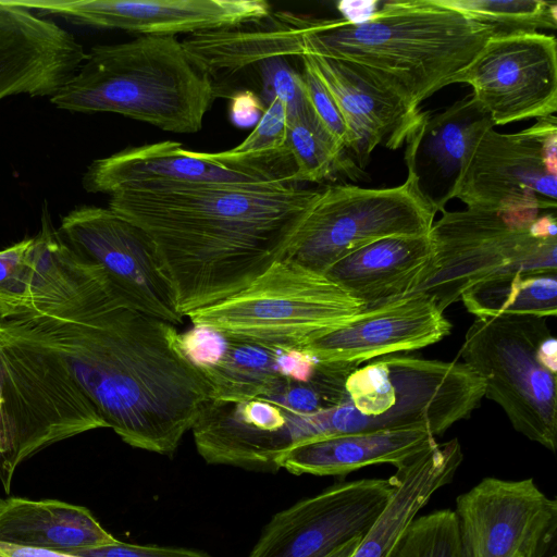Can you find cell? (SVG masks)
I'll use <instances>...</instances> for the list:
<instances>
[{
  "label": "cell",
  "instance_id": "d6a6232c",
  "mask_svg": "<svg viewBox=\"0 0 557 557\" xmlns=\"http://www.w3.org/2000/svg\"><path fill=\"white\" fill-rule=\"evenodd\" d=\"M258 64L270 100L278 98L287 108V116L312 113L300 73L289 65L287 58H271Z\"/></svg>",
  "mask_w": 557,
  "mask_h": 557
},
{
  "label": "cell",
  "instance_id": "603a6c76",
  "mask_svg": "<svg viewBox=\"0 0 557 557\" xmlns=\"http://www.w3.org/2000/svg\"><path fill=\"white\" fill-rule=\"evenodd\" d=\"M432 259L429 234L391 236L348 253L324 274L368 309L412 294Z\"/></svg>",
  "mask_w": 557,
  "mask_h": 557
},
{
  "label": "cell",
  "instance_id": "1f68e13d",
  "mask_svg": "<svg viewBox=\"0 0 557 557\" xmlns=\"http://www.w3.org/2000/svg\"><path fill=\"white\" fill-rule=\"evenodd\" d=\"M287 108L272 98L253 131L226 153L247 159H278L290 156L286 149Z\"/></svg>",
  "mask_w": 557,
  "mask_h": 557
},
{
  "label": "cell",
  "instance_id": "e575fe53",
  "mask_svg": "<svg viewBox=\"0 0 557 557\" xmlns=\"http://www.w3.org/2000/svg\"><path fill=\"white\" fill-rule=\"evenodd\" d=\"M181 344L187 359L199 370L214 366L224 355L228 339L202 325L181 334Z\"/></svg>",
  "mask_w": 557,
  "mask_h": 557
},
{
  "label": "cell",
  "instance_id": "cb8c5ba5",
  "mask_svg": "<svg viewBox=\"0 0 557 557\" xmlns=\"http://www.w3.org/2000/svg\"><path fill=\"white\" fill-rule=\"evenodd\" d=\"M436 443L435 436L422 429L331 435L287 449L276 466L296 475L343 478L372 465L389 463L397 469Z\"/></svg>",
  "mask_w": 557,
  "mask_h": 557
},
{
  "label": "cell",
  "instance_id": "4fadbf2b",
  "mask_svg": "<svg viewBox=\"0 0 557 557\" xmlns=\"http://www.w3.org/2000/svg\"><path fill=\"white\" fill-rule=\"evenodd\" d=\"M472 87L494 125L554 115L557 110V41L540 32L492 35L451 84Z\"/></svg>",
  "mask_w": 557,
  "mask_h": 557
},
{
  "label": "cell",
  "instance_id": "ba28073f",
  "mask_svg": "<svg viewBox=\"0 0 557 557\" xmlns=\"http://www.w3.org/2000/svg\"><path fill=\"white\" fill-rule=\"evenodd\" d=\"M539 213L444 210L429 232L431 265L413 293L431 296L444 312L479 283L517 274L557 273V238L535 233L533 222Z\"/></svg>",
  "mask_w": 557,
  "mask_h": 557
},
{
  "label": "cell",
  "instance_id": "277c9868",
  "mask_svg": "<svg viewBox=\"0 0 557 557\" xmlns=\"http://www.w3.org/2000/svg\"><path fill=\"white\" fill-rule=\"evenodd\" d=\"M218 95L175 36L140 35L97 45L51 103L78 113L110 112L163 131L194 134Z\"/></svg>",
  "mask_w": 557,
  "mask_h": 557
},
{
  "label": "cell",
  "instance_id": "d6986e66",
  "mask_svg": "<svg viewBox=\"0 0 557 557\" xmlns=\"http://www.w3.org/2000/svg\"><path fill=\"white\" fill-rule=\"evenodd\" d=\"M450 330L433 298L413 293L362 310L301 350L319 362L360 364L435 344Z\"/></svg>",
  "mask_w": 557,
  "mask_h": 557
},
{
  "label": "cell",
  "instance_id": "30bf717a",
  "mask_svg": "<svg viewBox=\"0 0 557 557\" xmlns=\"http://www.w3.org/2000/svg\"><path fill=\"white\" fill-rule=\"evenodd\" d=\"M435 214L407 180L375 189L330 185L321 189L284 260L324 273L377 239L428 235Z\"/></svg>",
  "mask_w": 557,
  "mask_h": 557
},
{
  "label": "cell",
  "instance_id": "836d02e7",
  "mask_svg": "<svg viewBox=\"0 0 557 557\" xmlns=\"http://www.w3.org/2000/svg\"><path fill=\"white\" fill-rule=\"evenodd\" d=\"M301 62L300 76L313 116L338 148L345 151L348 133L343 115L325 85L304 60Z\"/></svg>",
  "mask_w": 557,
  "mask_h": 557
},
{
  "label": "cell",
  "instance_id": "8992f818",
  "mask_svg": "<svg viewBox=\"0 0 557 557\" xmlns=\"http://www.w3.org/2000/svg\"><path fill=\"white\" fill-rule=\"evenodd\" d=\"M97 412L62 359L16 320L0 319V481L50 445L91 431Z\"/></svg>",
  "mask_w": 557,
  "mask_h": 557
},
{
  "label": "cell",
  "instance_id": "ac0fdd59",
  "mask_svg": "<svg viewBox=\"0 0 557 557\" xmlns=\"http://www.w3.org/2000/svg\"><path fill=\"white\" fill-rule=\"evenodd\" d=\"M334 98L348 133V146L363 166L377 146L396 150L421 119L420 107L375 72L355 63L300 57Z\"/></svg>",
  "mask_w": 557,
  "mask_h": 557
},
{
  "label": "cell",
  "instance_id": "9c48e42d",
  "mask_svg": "<svg viewBox=\"0 0 557 557\" xmlns=\"http://www.w3.org/2000/svg\"><path fill=\"white\" fill-rule=\"evenodd\" d=\"M549 334L545 317L476 318L459 355L482 379L484 397L502 407L513 429L555 451L557 374L537 356L539 344Z\"/></svg>",
  "mask_w": 557,
  "mask_h": 557
},
{
  "label": "cell",
  "instance_id": "e0dca14e",
  "mask_svg": "<svg viewBox=\"0 0 557 557\" xmlns=\"http://www.w3.org/2000/svg\"><path fill=\"white\" fill-rule=\"evenodd\" d=\"M40 15L82 26L175 36L258 24L271 14L264 0H11Z\"/></svg>",
  "mask_w": 557,
  "mask_h": 557
},
{
  "label": "cell",
  "instance_id": "ffe728a7",
  "mask_svg": "<svg viewBox=\"0 0 557 557\" xmlns=\"http://www.w3.org/2000/svg\"><path fill=\"white\" fill-rule=\"evenodd\" d=\"M86 57L75 37L52 20L0 0V100L53 97Z\"/></svg>",
  "mask_w": 557,
  "mask_h": 557
},
{
  "label": "cell",
  "instance_id": "7c38bea8",
  "mask_svg": "<svg viewBox=\"0 0 557 557\" xmlns=\"http://www.w3.org/2000/svg\"><path fill=\"white\" fill-rule=\"evenodd\" d=\"M58 231L103 270L127 308L174 325L183 322L154 244L140 227L110 208L79 206L62 216Z\"/></svg>",
  "mask_w": 557,
  "mask_h": 557
},
{
  "label": "cell",
  "instance_id": "3957f363",
  "mask_svg": "<svg viewBox=\"0 0 557 557\" xmlns=\"http://www.w3.org/2000/svg\"><path fill=\"white\" fill-rule=\"evenodd\" d=\"M288 57L369 69L420 103L468 66L495 30L437 0H393L364 22L274 13Z\"/></svg>",
  "mask_w": 557,
  "mask_h": 557
},
{
  "label": "cell",
  "instance_id": "74e56055",
  "mask_svg": "<svg viewBox=\"0 0 557 557\" xmlns=\"http://www.w3.org/2000/svg\"><path fill=\"white\" fill-rule=\"evenodd\" d=\"M263 112L259 98L251 91H243L232 98L230 117L240 127L258 123Z\"/></svg>",
  "mask_w": 557,
  "mask_h": 557
},
{
  "label": "cell",
  "instance_id": "6da1fadb",
  "mask_svg": "<svg viewBox=\"0 0 557 557\" xmlns=\"http://www.w3.org/2000/svg\"><path fill=\"white\" fill-rule=\"evenodd\" d=\"M13 320L62 359L107 428L132 447L173 455L210 400L176 325L127 308L95 263L62 301Z\"/></svg>",
  "mask_w": 557,
  "mask_h": 557
},
{
  "label": "cell",
  "instance_id": "f1b7e54d",
  "mask_svg": "<svg viewBox=\"0 0 557 557\" xmlns=\"http://www.w3.org/2000/svg\"><path fill=\"white\" fill-rule=\"evenodd\" d=\"M286 149L294 162L296 184L318 183L336 172L350 175L355 169L313 113L287 116Z\"/></svg>",
  "mask_w": 557,
  "mask_h": 557
},
{
  "label": "cell",
  "instance_id": "52a82bcc",
  "mask_svg": "<svg viewBox=\"0 0 557 557\" xmlns=\"http://www.w3.org/2000/svg\"><path fill=\"white\" fill-rule=\"evenodd\" d=\"M364 309L324 273L282 259L243 290L186 317L230 339L301 349Z\"/></svg>",
  "mask_w": 557,
  "mask_h": 557
},
{
  "label": "cell",
  "instance_id": "484cf974",
  "mask_svg": "<svg viewBox=\"0 0 557 557\" xmlns=\"http://www.w3.org/2000/svg\"><path fill=\"white\" fill-rule=\"evenodd\" d=\"M115 541L86 507L55 499L0 497L1 543L73 555Z\"/></svg>",
  "mask_w": 557,
  "mask_h": 557
},
{
  "label": "cell",
  "instance_id": "60d3db41",
  "mask_svg": "<svg viewBox=\"0 0 557 557\" xmlns=\"http://www.w3.org/2000/svg\"><path fill=\"white\" fill-rule=\"evenodd\" d=\"M361 539H355L352 541H349L348 543L344 544L343 546L335 549L325 557H349Z\"/></svg>",
  "mask_w": 557,
  "mask_h": 557
},
{
  "label": "cell",
  "instance_id": "8d00e7d4",
  "mask_svg": "<svg viewBox=\"0 0 557 557\" xmlns=\"http://www.w3.org/2000/svg\"><path fill=\"white\" fill-rule=\"evenodd\" d=\"M73 555L78 557H211L195 549L129 544L119 540L112 544L76 552Z\"/></svg>",
  "mask_w": 557,
  "mask_h": 557
},
{
  "label": "cell",
  "instance_id": "2e32d148",
  "mask_svg": "<svg viewBox=\"0 0 557 557\" xmlns=\"http://www.w3.org/2000/svg\"><path fill=\"white\" fill-rule=\"evenodd\" d=\"M290 157L247 159L222 152H196L176 141L128 147L94 160L83 175L87 193L111 195L138 184L268 183L295 184Z\"/></svg>",
  "mask_w": 557,
  "mask_h": 557
},
{
  "label": "cell",
  "instance_id": "7402d4cb",
  "mask_svg": "<svg viewBox=\"0 0 557 557\" xmlns=\"http://www.w3.org/2000/svg\"><path fill=\"white\" fill-rule=\"evenodd\" d=\"M72 257L45 203L39 233L0 250V319L54 304L67 286Z\"/></svg>",
  "mask_w": 557,
  "mask_h": 557
},
{
  "label": "cell",
  "instance_id": "5bb4252c",
  "mask_svg": "<svg viewBox=\"0 0 557 557\" xmlns=\"http://www.w3.org/2000/svg\"><path fill=\"white\" fill-rule=\"evenodd\" d=\"M394 493V481L336 483L276 512L247 557H325L363 537Z\"/></svg>",
  "mask_w": 557,
  "mask_h": 557
},
{
  "label": "cell",
  "instance_id": "f546056e",
  "mask_svg": "<svg viewBox=\"0 0 557 557\" xmlns=\"http://www.w3.org/2000/svg\"><path fill=\"white\" fill-rule=\"evenodd\" d=\"M472 20L491 26L494 35L556 29L557 2L542 0H437Z\"/></svg>",
  "mask_w": 557,
  "mask_h": 557
},
{
  "label": "cell",
  "instance_id": "44dd1931",
  "mask_svg": "<svg viewBox=\"0 0 557 557\" xmlns=\"http://www.w3.org/2000/svg\"><path fill=\"white\" fill-rule=\"evenodd\" d=\"M494 126L472 95L438 113L422 112L405 143L406 180L435 213L456 198L473 148Z\"/></svg>",
  "mask_w": 557,
  "mask_h": 557
},
{
  "label": "cell",
  "instance_id": "83f0119b",
  "mask_svg": "<svg viewBox=\"0 0 557 557\" xmlns=\"http://www.w3.org/2000/svg\"><path fill=\"white\" fill-rule=\"evenodd\" d=\"M460 300L476 318L505 314L555 318L557 273L517 274L485 281L467 289Z\"/></svg>",
  "mask_w": 557,
  "mask_h": 557
},
{
  "label": "cell",
  "instance_id": "f35d334b",
  "mask_svg": "<svg viewBox=\"0 0 557 557\" xmlns=\"http://www.w3.org/2000/svg\"><path fill=\"white\" fill-rule=\"evenodd\" d=\"M0 557H78L63 553L21 547L0 542Z\"/></svg>",
  "mask_w": 557,
  "mask_h": 557
},
{
  "label": "cell",
  "instance_id": "9a60e30c",
  "mask_svg": "<svg viewBox=\"0 0 557 557\" xmlns=\"http://www.w3.org/2000/svg\"><path fill=\"white\" fill-rule=\"evenodd\" d=\"M470 557H547L554 550L557 502L533 479L484 478L456 499Z\"/></svg>",
  "mask_w": 557,
  "mask_h": 557
},
{
  "label": "cell",
  "instance_id": "d590c367",
  "mask_svg": "<svg viewBox=\"0 0 557 557\" xmlns=\"http://www.w3.org/2000/svg\"><path fill=\"white\" fill-rule=\"evenodd\" d=\"M233 405L242 420L260 431L283 433L289 443V448L292 447L287 432L288 414L282 408L261 398L233 403Z\"/></svg>",
  "mask_w": 557,
  "mask_h": 557
},
{
  "label": "cell",
  "instance_id": "ab89813d",
  "mask_svg": "<svg viewBox=\"0 0 557 557\" xmlns=\"http://www.w3.org/2000/svg\"><path fill=\"white\" fill-rule=\"evenodd\" d=\"M537 356L545 368L557 374V342L552 334L539 344Z\"/></svg>",
  "mask_w": 557,
  "mask_h": 557
},
{
  "label": "cell",
  "instance_id": "d4e9b609",
  "mask_svg": "<svg viewBox=\"0 0 557 557\" xmlns=\"http://www.w3.org/2000/svg\"><path fill=\"white\" fill-rule=\"evenodd\" d=\"M463 459L457 438L416 455L392 475V498L349 557H391L408 525L432 495L449 484Z\"/></svg>",
  "mask_w": 557,
  "mask_h": 557
},
{
  "label": "cell",
  "instance_id": "5b68a950",
  "mask_svg": "<svg viewBox=\"0 0 557 557\" xmlns=\"http://www.w3.org/2000/svg\"><path fill=\"white\" fill-rule=\"evenodd\" d=\"M347 400L302 419L304 443L358 432L422 429L442 435L470 417L484 397L482 379L465 362L388 355L347 377Z\"/></svg>",
  "mask_w": 557,
  "mask_h": 557
},
{
  "label": "cell",
  "instance_id": "4316f807",
  "mask_svg": "<svg viewBox=\"0 0 557 557\" xmlns=\"http://www.w3.org/2000/svg\"><path fill=\"white\" fill-rule=\"evenodd\" d=\"M227 339L219 362L200 370L211 387L210 400L240 403L261 398L289 382L283 370V349Z\"/></svg>",
  "mask_w": 557,
  "mask_h": 557
},
{
  "label": "cell",
  "instance_id": "7a4b0ae2",
  "mask_svg": "<svg viewBox=\"0 0 557 557\" xmlns=\"http://www.w3.org/2000/svg\"><path fill=\"white\" fill-rule=\"evenodd\" d=\"M320 194L280 182L138 184L108 208L150 237L184 318L284 259Z\"/></svg>",
  "mask_w": 557,
  "mask_h": 557
},
{
  "label": "cell",
  "instance_id": "4dcf8cb0",
  "mask_svg": "<svg viewBox=\"0 0 557 557\" xmlns=\"http://www.w3.org/2000/svg\"><path fill=\"white\" fill-rule=\"evenodd\" d=\"M391 557H470L456 512L450 509L416 517Z\"/></svg>",
  "mask_w": 557,
  "mask_h": 557
},
{
  "label": "cell",
  "instance_id": "8fae6325",
  "mask_svg": "<svg viewBox=\"0 0 557 557\" xmlns=\"http://www.w3.org/2000/svg\"><path fill=\"white\" fill-rule=\"evenodd\" d=\"M456 198L472 209L555 211V115L536 119L532 126L518 133L486 131L469 157Z\"/></svg>",
  "mask_w": 557,
  "mask_h": 557
}]
</instances>
